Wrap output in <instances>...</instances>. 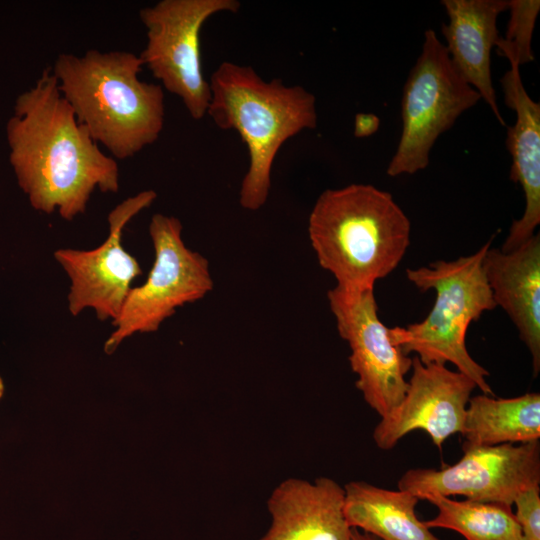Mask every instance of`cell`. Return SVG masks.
I'll return each mask as SVG.
<instances>
[{
	"label": "cell",
	"instance_id": "cell-18",
	"mask_svg": "<svg viewBox=\"0 0 540 540\" xmlns=\"http://www.w3.org/2000/svg\"><path fill=\"white\" fill-rule=\"evenodd\" d=\"M463 444L494 446L527 443L540 438V394L514 398L473 396L466 407L461 431Z\"/></svg>",
	"mask_w": 540,
	"mask_h": 540
},
{
	"label": "cell",
	"instance_id": "cell-7",
	"mask_svg": "<svg viewBox=\"0 0 540 540\" xmlns=\"http://www.w3.org/2000/svg\"><path fill=\"white\" fill-rule=\"evenodd\" d=\"M481 100L459 75L448 51L432 29L424 33L422 50L403 88L402 132L387 174H414L429 164L438 137Z\"/></svg>",
	"mask_w": 540,
	"mask_h": 540
},
{
	"label": "cell",
	"instance_id": "cell-9",
	"mask_svg": "<svg viewBox=\"0 0 540 540\" xmlns=\"http://www.w3.org/2000/svg\"><path fill=\"white\" fill-rule=\"evenodd\" d=\"M340 337L350 348V367L365 402L383 418L402 402L408 388L406 374L412 358L394 343L390 328L379 318L374 288L327 292Z\"/></svg>",
	"mask_w": 540,
	"mask_h": 540
},
{
	"label": "cell",
	"instance_id": "cell-19",
	"mask_svg": "<svg viewBox=\"0 0 540 540\" xmlns=\"http://www.w3.org/2000/svg\"><path fill=\"white\" fill-rule=\"evenodd\" d=\"M425 500L437 507V515L424 521L428 528H443L466 540H523L512 506L503 503L454 500L432 495Z\"/></svg>",
	"mask_w": 540,
	"mask_h": 540
},
{
	"label": "cell",
	"instance_id": "cell-10",
	"mask_svg": "<svg viewBox=\"0 0 540 540\" xmlns=\"http://www.w3.org/2000/svg\"><path fill=\"white\" fill-rule=\"evenodd\" d=\"M463 456L441 469H410L398 488L426 499L461 495L467 500L512 506L522 491L540 486V442L462 445Z\"/></svg>",
	"mask_w": 540,
	"mask_h": 540
},
{
	"label": "cell",
	"instance_id": "cell-8",
	"mask_svg": "<svg viewBox=\"0 0 540 540\" xmlns=\"http://www.w3.org/2000/svg\"><path fill=\"white\" fill-rule=\"evenodd\" d=\"M240 6L237 0H160L139 11L147 38L139 55L143 66L195 120L207 115L211 99L201 64L202 27L213 15L236 13Z\"/></svg>",
	"mask_w": 540,
	"mask_h": 540
},
{
	"label": "cell",
	"instance_id": "cell-16",
	"mask_svg": "<svg viewBox=\"0 0 540 540\" xmlns=\"http://www.w3.org/2000/svg\"><path fill=\"white\" fill-rule=\"evenodd\" d=\"M441 4L449 19L442 24V34L453 66L505 126L492 83L491 50L500 37L497 18L508 10L509 1L443 0Z\"/></svg>",
	"mask_w": 540,
	"mask_h": 540
},
{
	"label": "cell",
	"instance_id": "cell-4",
	"mask_svg": "<svg viewBox=\"0 0 540 540\" xmlns=\"http://www.w3.org/2000/svg\"><path fill=\"white\" fill-rule=\"evenodd\" d=\"M209 84L207 115L220 129L235 130L248 150L239 203L246 210H259L269 197L272 166L282 145L317 126L315 96L279 78L266 81L251 66L230 61L219 64Z\"/></svg>",
	"mask_w": 540,
	"mask_h": 540
},
{
	"label": "cell",
	"instance_id": "cell-3",
	"mask_svg": "<svg viewBox=\"0 0 540 540\" xmlns=\"http://www.w3.org/2000/svg\"><path fill=\"white\" fill-rule=\"evenodd\" d=\"M319 265L343 289L374 288L402 261L411 224L393 196L370 184L326 189L308 218Z\"/></svg>",
	"mask_w": 540,
	"mask_h": 540
},
{
	"label": "cell",
	"instance_id": "cell-17",
	"mask_svg": "<svg viewBox=\"0 0 540 540\" xmlns=\"http://www.w3.org/2000/svg\"><path fill=\"white\" fill-rule=\"evenodd\" d=\"M344 514L351 528L379 540H440L416 514L419 498L405 490H388L364 481L344 486Z\"/></svg>",
	"mask_w": 540,
	"mask_h": 540
},
{
	"label": "cell",
	"instance_id": "cell-5",
	"mask_svg": "<svg viewBox=\"0 0 540 540\" xmlns=\"http://www.w3.org/2000/svg\"><path fill=\"white\" fill-rule=\"evenodd\" d=\"M491 241L471 255L407 269V279L420 291H435V303L423 321L390 328V333L404 354L414 352L424 364L451 363L471 378L483 394L493 396L486 381L489 372L472 358L466 347L469 325L497 307L482 267Z\"/></svg>",
	"mask_w": 540,
	"mask_h": 540
},
{
	"label": "cell",
	"instance_id": "cell-22",
	"mask_svg": "<svg viewBox=\"0 0 540 540\" xmlns=\"http://www.w3.org/2000/svg\"><path fill=\"white\" fill-rule=\"evenodd\" d=\"M379 118L374 114L359 113L355 117L354 135L367 137L378 130Z\"/></svg>",
	"mask_w": 540,
	"mask_h": 540
},
{
	"label": "cell",
	"instance_id": "cell-23",
	"mask_svg": "<svg viewBox=\"0 0 540 540\" xmlns=\"http://www.w3.org/2000/svg\"><path fill=\"white\" fill-rule=\"evenodd\" d=\"M351 540H379L375 536L365 533L359 529L352 528L351 530Z\"/></svg>",
	"mask_w": 540,
	"mask_h": 540
},
{
	"label": "cell",
	"instance_id": "cell-24",
	"mask_svg": "<svg viewBox=\"0 0 540 540\" xmlns=\"http://www.w3.org/2000/svg\"><path fill=\"white\" fill-rule=\"evenodd\" d=\"M3 392H4V384H3L2 378L0 377V398L3 395Z\"/></svg>",
	"mask_w": 540,
	"mask_h": 540
},
{
	"label": "cell",
	"instance_id": "cell-2",
	"mask_svg": "<svg viewBox=\"0 0 540 540\" xmlns=\"http://www.w3.org/2000/svg\"><path fill=\"white\" fill-rule=\"evenodd\" d=\"M142 67L132 52L90 49L60 53L51 68L77 121L114 159L133 157L164 127V90L139 79Z\"/></svg>",
	"mask_w": 540,
	"mask_h": 540
},
{
	"label": "cell",
	"instance_id": "cell-11",
	"mask_svg": "<svg viewBox=\"0 0 540 540\" xmlns=\"http://www.w3.org/2000/svg\"><path fill=\"white\" fill-rule=\"evenodd\" d=\"M156 198L157 193L149 189L116 205L107 216L109 234L96 248L54 251V259L70 279L67 306L72 316L86 309H93L100 321L112 323L119 316L133 281L142 274L137 259L122 245V233Z\"/></svg>",
	"mask_w": 540,
	"mask_h": 540
},
{
	"label": "cell",
	"instance_id": "cell-6",
	"mask_svg": "<svg viewBox=\"0 0 540 540\" xmlns=\"http://www.w3.org/2000/svg\"><path fill=\"white\" fill-rule=\"evenodd\" d=\"M183 226L174 217L156 213L148 232L154 249V261L148 277L132 287L119 316L112 322L115 330L104 344L112 354L136 333H153L186 304L203 299L214 287L209 261L188 248L182 238Z\"/></svg>",
	"mask_w": 540,
	"mask_h": 540
},
{
	"label": "cell",
	"instance_id": "cell-15",
	"mask_svg": "<svg viewBox=\"0 0 540 540\" xmlns=\"http://www.w3.org/2000/svg\"><path fill=\"white\" fill-rule=\"evenodd\" d=\"M483 271L496 306L518 330L532 356L533 373L540 371V235L534 234L517 248L486 251Z\"/></svg>",
	"mask_w": 540,
	"mask_h": 540
},
{
	"label": "cell",
	"instance_id": "cell-1",
	"mask_svg": "<svg viewBox=\"0 0 540 540\" xmlns=\"http://www.w3.org/2000/svg\"><path fill=\"white\" fill-rule=\"evenodd\" d=\"M11 163L31 206L72 221L84 214L95 189L119 190V167L80 124L51 68L17 100L8 127Z\"/></svg>",
	"mask_w": 540,
	"mask_h": 540
},
{
	"label": "cell",
	"instance_id": "cell-20",
	"mask_svg": "<svg viewBox=\"0 0 540 540\" xmlns=\"http://www.w3.org/2000/svg\"><path fill=\"white\" fill-rule=\"evenodd\" d=\"M510 18L505 37L496 42L499 55L508 59L509 63L525 64L533 60L531 40L535 22L540 10L538 0L509 1Z\"/></svg>",
	"mask_w": 540,
	"mask_h": 540
},
{
	"label": "cell",
	"instance_id": "cell-14",
	"mask_svg": "<svg viewBox=\"0 0 540 540\" xmlns=\"http://www.w3.org/2000/svg\"><path fill=\"white\" fill-rule=\"evenodd\" d=\"M501 86L506 105L516 113L506 138L512 158L510 180L520 184L525 195L524 213L512 222L500 249L508 252L531 238L540 223V104L526 92L517 64L510 63Z\"/></svg>",
	"mask_w": 540,
	"mask_h": 540
},
{
	"label": "cell",
	"instance_id": "cell-12",
	"mask_svg": "<svg viewBox=\"0 0 540 540\" xmlns=\"http://www.w3.org/2000/svg\"><path fill=\"white\" fill-rule=\"evenodd\" d=\"M412 375L397 409L373 431L378 448L390 450L414 430H423L441 449L444 441L461 433L466 407L477 387L467 375L446 365L424 364L412 358Z\"/></svg>",
	"mask_w": 540,
	"mask_h": 540
},
{
	"label": "cell",
	"instance_id": "cell-13",
	"mask_svg": "<svg viewBox=\"0 0 540 540\" xmlns=\"http://www.w3.org/2000/svg\"><path fill=\"white\" fill-rule=\"evenodd\" d=\"M344 503V487L331 478L286 479L268 499L271 523L258 540H351Z\"/></svg>",
	"mask_w": 540,
	"mask_h": 540
},
{
	"label": "cell",
	"instance_id": "cell-21",
	"mask_svg": "<svg viewBox=\"0 0 540 540\" xmlns=\"http://www.w3.org/2000/svg\"><path fill=\"white\" fill-rule=\"evenodd\" d=\"M513 504L515 518L523 540H540V488L533 487L519 493Z\"/></svg>",
	"mask_w": 540,
	"mask_h": 540
}]
</instances>
